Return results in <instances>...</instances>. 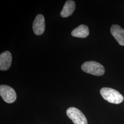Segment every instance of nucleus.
Segmentation results:
<instances>
[{
  "instance_id": "f257e3e1",
  "label": "nucleus",
  "mask_w": 124,
  "mask_h": 124,
  "mask_svg": "<svg viewBox=\"0 0 124 124\" xmlns=\"http://www.w3.org/2000/svg\"><path fill=\"white\" fill-rule=\"evenodd\" d=\"M100 94L107 102L114 104H120L123 101L124 97L117 91L108 87H103L100 90Z\"/></svg>"
},
{
  "instance_id": "f03ea898",
  "label": "nucleus",
  "mask_w": 124,
  "mask_h": 124,
  "mask_svg": "<svg viewBox=\"0 0 124 124\" xmlns=\"http://www.w3.org/2000/svg\"><path fill=\"white\" fill-rule=\"evenodd\" d=\"M83 71L91 75L101 76L105 73V69L101 64L95 61H87L81 65Z\"/></svg>"
},
{
  "instance_id": "7ed1b4c3",
  "label": "nucleus",
  "mask_w": 124,
  "mask_h": 124,
  "mask_svg": "<svg viewBox=\"0 0 124 124\" xmlns=\"http://www.w3.org/2000/svg\"><path fill=\"white\" fill-rule=\"evenodd\" d=\"M67 115L74 124H88L87 120L81 111L75 107L67 109Z\"/></svg>"
},
{
  "instance_id": "20e7f679",
  "label": "nucleus",
  "mask_w": 124,
  "mask_h": 124,
  "mask_svg": "<svg viewBox=\"0 0 124 124\" xmlns=\"http://www.w3.org/2000/svg\"><path fill=\"white\" fill-rule=\"evenodd\" d=\"M0 95L5 102L8 103L14 102L17 99V94L15 90L7 85H0Z\"/></svg>"
},
{
  "instance_id": "39448f33",
  "label": "nucleus",
  "mask_w": 124,
  "mask_h": 124,
  "mask_svg": "<svg viewBox=\"0 0 124 124\" xmlns=\"http://www.w3.org/2000/svg\"><path fill=\"white\" fill-rule=\"evenodd\" d=\"M45 21L42 14H38L33 23V30L37 36L41 35L45 31Z\"/></svg>"
},
{
  "instance_id": "423d86ee",
  "label": "nucleus",
  "mask_w": 124,
  "mask_h": 124,
  "mask_svg": "<svg viewBox=\"0 0 124 124\" xmlns=\"http://www.w3.org/2000/svg\"><path fill=\"white\" fill-rule=\"evenodd\" d=\"M12 62V54L9 51H6L0 55V70L5 71L9 69Z\"/></svg>"
},
{
  "instance_id": "0eeeda50",
  "label": "nucleus",
  "mask_w": 124,
  "mask_h": 124,
  "mask_svg": "<svg viewBox=\"0 0 124 124\" xmlns=\"http://www.w3.org/2000/svg\"><path fill=\"white\" fill-rule=\"evenodd\" d=\"M110 32L112 35L119 44L121 46H124V29L118 25L114 24L111 27Z\"/></svg>"
},
{
  "instance_id": "6e6552de",
  "label": "nucleus",
  "mask_w": 124,
  "mask_h": 124,
  "mask_svg": "<svg viewBox=\"0 0 124 124\" xmlns=\"http://www.w3.org/2000/svg\"><path fill=\"white\" fill-rule=\"evenodd\" d=\"M75 9V1L71 0H67L63 6L60 15L62 18L68 17L73 14Z\"/></svg>"
},
{
  "instance_id": "1a4fd4ad",
  "label": "nucleus",
  "mask_w": 124,
  "mask_h": 124,
  "mask_svg": "<svg viewBox=\"0 0 124 124\" xmlns=\"http://www.w3.org/2000/svg\"><path fill=\"white\" fill-rule=\"evenodd\" d=\"M89 34L88 27L84 24H81L77 27L71 32L72 36L75 37L85 38Z\"/></svg>"
}]
</instances>
